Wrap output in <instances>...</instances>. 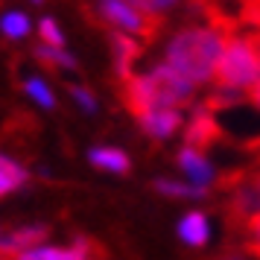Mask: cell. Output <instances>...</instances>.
<instances>
[{"label": "cell", "mask_w": 260, "mask_h": 260, "mask_svg": "<svg viewBox=\"0 0 260 260\" xmlns=\"http://www.w3.org/2000/svg\"><path fill=\"white\" fill-rule=\"evenodd\" d=\"M228 38L231 36L216 21V15L211 21H190L170 32V38L164 41L161 61L167 68H173L178 76H184L187 82L202 88L216 79V68H219Z\"/></svg>", "instance_id": "obj_1"}, {"label": "cell", "mask_w": 260, "mask_h": 260, "mask_svg": "<svg viewBox=\"0 0 260 260\" xmlns=\"http://www.w3.org/2000/svg\"><path fill=\"white\" fill-rule=\"evenodd\" d=\"M196 94V85L178 76L164 61H155L149 71L132 73L123 82V103L135 117L152 108H184Z\"/></svg>", "instance_id": "obj_2"}, {"label": "cell", "mask_w": 260, "mask_h": 260, "mask_svg": "<svg viewBox=\"0 0 260 260\" xmlns=\"http://www.w3.org/2000/svg\"><path fill=\"white\" fill-rule=\"evenodd\" d=\"M216 88L248 94L260 82V47L254 36H231L216 68Z\"/></svg>", "instance_id": "obj_3"}, {"label": "cell", "mask_w": 260, "mask_h": 260, "mask_svg": "<svg viewBox=\"0 0 260 260\" xmlns=\"http://www.w3.org/2000/svg\"><path fill=\"white\" fill-rule=\"evenodd\" d=\"M94 12L100 15V21L106 26L117 29V32H129L141 41H155L158 29H161V21L135 9L129 0H96Z\"/></svg>", "instance_id": "obj_4"}, {"label": "cell", "mask_w": 260, "mask_h": 260, "mask_svg": "<svg viewBox=\"0 0 260 260\" xmlns=\"http://www.w3.org/2000/svg\"><path fill=\"white\" fill-rule=\"evenodd\" d=\"M181 132H184V146H193V149H202V152L208 146H213L222 135L219 123H216V111H211L205 103L190 108V117L184 120Z\"/></svg>", "instance_id": "obj_5"}, {"label": "cell", "mask_w": 260, "mask_h": 260, "mask_svg": "<svg viewBox=\"0 0 260 260\" xmlns=\"http://www.w3.org/2000/svg\"><path fill=\"white\" fill-rule=\"evenodd\" d=\"M138 120V126L146 138H152V141H170V138H176L178 132L184 129V111L181 108H152V111H146L141 114Z\"/></svg>", "instance_id": "obj_6"}, {"label": "cell", "mask_w": 260, "mask_h": 260, "mask_svg": "<svg viewBox=\"0 0 260 260\" xmlns=\"http://www.w3.org/2000/svg\"><path fill=\"white\" fill-rule=\"evenodd\" d=\"M47 237H50V225H44V222L21 225V228H15L9 237L0 240V260H15L18 254H24L29 248L44 246Z\"/></svg>", "instance_id": "obj_7"}, {"label": "cell", "mask_w": 260, "mask_h": 260, "mask_svg": "<svg viewBox=\"0 0 260 260\" xmlns=\"http://www.w3.org/2000/svg\"><path fill=\"white\" fill-rule=\"evenodd\" d=\"M176 164H178V170H181V176L187 178L190 184L213 187V181H216V167L211 164V158L202 152V149L181 146L178 155H176Z\"/></svg>", "instance_id": "obj_8"}, {"label": "cell", "mask_w": 260, "mask_h": 260, "mask_svg": "<svg viewBox=\"0 0 260 260\" xmlns=\"http://www.w3.org/2000/svg\"><path fill=\"white\" fill-rule=\"evenodd\" d=\"M108 38H111L114 73L120 76V82H126L132 73H135V64H138L141 56H143V44H141V38L129 36V32H117V29H111Z\"/></svg>", "instance_id": "obj_9"}, {"label": "cell", "mask_w": 260, "mask_h": 260, "mask_svg": "<svg viewBox=\"0 0 260 260\" xmlns=\"http://www.w3.org/2000/svg\"><path fill=\"white\" fill-rule=\"evenodd\" d=\"M15 260H94V243L88 237H73L71 246H36Z\"/></svg>", "instance_id": "obj_10"}, {"label": "cell", "mask_w": 260, "mask_h": 260, "mask_svg": "<svg viewBox=\"0 0 260 260\" xmlns=\"http://www.w3.org/2000/svg\"><path fill=\"white\" fill-rule=\"evenodd\" d=\"M176 237L187 248H205L211 243V219L205 211H187L176 225Z\"/></svg>", "instance_id": "obj_11"}, {"label": "cell", "mask_w": 260, "mask_h": 260, "mask_svg": "<svg viewBox=\"0 0 260 260\" xmlns=\"http://www.w3.org/2000/svg\"><path fill=\"white\" fill-rule=\"evenodd\" d=\"M88 164L94 167V170L111 173V176H126V173H132V158L126 155V149L108 146V143H100V146H91L88 149Z\"/></svg>", "instance_id": "obj_12"}, {"label": "cell", "mask_w": 260, "mask_h": 260, "mask_svg": "<svg viewBox=\"0 0 260 260\" xmlns=\"http://www.w3.org/2000/svg\"><path fill=\"white\" fill-rule=\"evenodd\" d=\"M152 190L158 196L167 199H184V202H202L211 196V187H199V184H190L187 178H167L158 176L152 181Z\"/></svg>", "instance_id": "obj_13"}, {"label": "cell", "mask_w": 260, "mask_h": 260, "mask_svg": "<svg viewBox=\"0 0 260 260\" xmlns=\"http://www.w3.org/2000/svg\"><path fill=\"white\" fill-rule=\"evenodd\" d=\"M26 181H29V170L21 161L0 152V196H9L15 190H21Z\"/></svg>", "instance_id": "obj_14"}, {"label": "cell", "mask_w": 260, "mask_h": 260, "mask_svg": "<svg viewBox=\"0 0 260 260\" xmlns=\"http://www.w3.org/2000/svg\"><path fill=\"white\" fill-rule=\"evenodd\" d=\"M29 32H32V21H29L26 12H21V9H6V12H0V36L3 38H9V41H24Z\"/></svg>", "instance_id": "obj_15"}, {"label": "cell", "mask_w": 260, "mask_h": 260, "mask_svg": "<svg viewBox=\"0 0 260 260\" xmlns=\"http://www.w3.org/2000/svg\"><path fill=\"white\" fill-rule=\"evenodd\" d=\"M36 59L47 68H59V71H76L79 61L73 59V53H68L64 47H47V44H38L36 50Z\"/></svg>", "instance_id": "obj_16"}, {"label": "cell", "mask_w": 260, "mask_h": 260, "mask_svg": "<svg viewBox=\"0 0 260 260\" xmlns=\"http://www.w3.org/2000/svg\"><path fill=\"white\" fill-rule=\"evenodd\" d=\"M24 94L29 96L38 108H44V111H53V108H56V94H53V88H50L41 76H26Z\"/></svg>", "instance_id": "obj_17"}, {"label": "cell", "mask_w": 260, "mask_h": 260, "mask_svg": "<svg viewBox=\"0 0 260 260\" xmlns=\"http://www.w3.org/2000/svg\"><path fill=\"white\" fill-rule=\"evenodd\" d=\"M36 32L38 38H41V44H47V47H64V29H61L53 18H41L36 24Z\"/></svg>", "instance_id": "obj_18"}, {"label": "cell", "mask_w": 260, "mask_h": 260, "mask_svg": "<svg viewBox=\"0 0 260 260\" xmlns=\"http://www.w3.org/2000/svg\"><path fill=\"white\" fill-rule=\"evenodd\" d=\"M135 9H141L143 15H149L155 21H161L167 12H173L178 3H184V0H129Z\"/></svg>", "instance_id": "obj_19"}, {"label": "cell", "mask_w": 260, "mask_h": 260, "mask_svg": "<svg viewBox=\"0 0 260 260\" xmlns=\"http://www.w3.org/2000/svg\"><path fill=\"white\" fill-rule=\"evenodd\" d=\"M71 100L79 106V111L82 114H88V117H94L96 111H100V103H96V96L85 88V85H71Z\"/></svg>", "instance_id": "obj_20"}, {"label": "cell", "mask_w": 260, "mask_h": 260, "mask_svg": "<svg viewBox=\"0 0 260 260\" xmlns=\"http://www.w3.org/2000/svg\"><path fill=\"white\" fill-rule=\"evenodd\" d=\"M243 228H246V248H248V254L260 257V211L254 213Z\"/></svg>", "instance_id": "obj_21"}, {"label": "cell", "mask_w": 260, "mask_h": 260, "mask_svg": "<svg viewBox=\"0 0 260 260\" xmlns=\"http://www.w3.org/2000/svg\"><path fill=\"white\" fill-rule=\"evenodd\" d=\"M246 100H248V103H251V106H254V108L260 111V82H257V85H254V88H251V91L246 94Z\"/></svg>", "instance_id": "obj_22"}, {"label": "cell", "mask_w": 260, "mask_h": 260, "mask_svg": "<svg viewBox=\"0 0 260 260\" xmlns=\"http://www.w3.org/2000/svg\"><path fill=\"white\" fill-rule=\"evenodd\" d=\"M211 260H248L246 254H234V251H231V254H219V257H211Z\"/></svg>", "instance_id": "obj_23"}, {"label": "cell", "mask_w": 260, "mask_h": 260, "mask_svg": "<svg viewBox=\"0 0 260 260\" xmlns=\"http://www.w3.org/2000/svg\"><path fill=\"white\" fill-rule=\"evenodd\" d=\"M251 178H254V187H257V205H260V173L257 176H251Z\"/></svg>", "instance_id": "obj_24"}, {"label": "cell", "mask_w": 260, "mask_h": 260, "mask_svg": "<svg viewBox=\"0 0 260 260\" xmlns=\"http://www.w3.org/2000/svg\"><path fill=\"white\" fill-rule=\"evenodd\" d=\"M254 38H257V47H260V29H257V36H254Z\"/></svg>", "instance_id": "obj_25"}, {"label": "cell", "mask_w": 260, "mask_h": 260, "mask_svg": "<svg viewBox=\"0 0 260 260\" xmlns=\"http://www.w3.org/2000/svg\"><path fill=\"white\" fill-rule=\"evenodd\" d=\"M32 3H44V0H32Z\"/></svg>", "instance_id": "obj_26"}, {"label": "cell", "mask_w": 260, "mask_h": 260, "mask_svg": "<svg viewBox=\"0 0 260 260\" xmlns=\"http://www.w3.org/2000/svg\"><path fill=\"white\" fill-rule=\"evenodd\" d=\"M0 240H3V237H0Z\"/></svg>", "instance_id": "obj_27"}]
</instances>
